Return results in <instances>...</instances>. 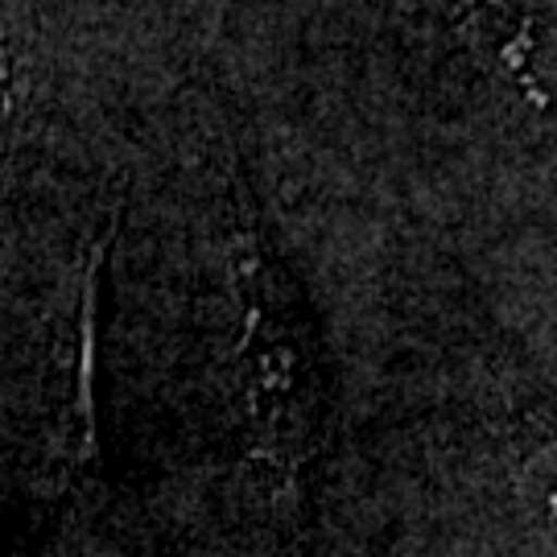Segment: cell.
I'll return each mask as SVG.
<instances>
[{
  "label": "cell",
  "mask_w": 557,
  "mask_h": 557,
  "mask_svg": "<svg viewBox=\"0 0 557 557\" xmlns=\"http://www.w3.org/2000/svg\"><path fill=\"white\" fill-rule=\"evenodd\" d=\"M236 405L244 455L277 512H306L326 438V384L298 289L260 232L248 186L232 174Z\"/></svg>",
  "instance_id": "cell-1"
},
{
  "label": "cell",
  "mask_w": 557,
  "mask_h": 557,
  "mask_svg": "<svg viewBox=\"0 0 557 557\" xmlns=\"http://www.w3.org/2000/svg\"><path fill=\"white\" fill-rule=\"evenodd\" d=\"M38 91V0H0V149L25 137Z\"/></svg>",
  "instance_id": "cell-2"
}]
</instances>
